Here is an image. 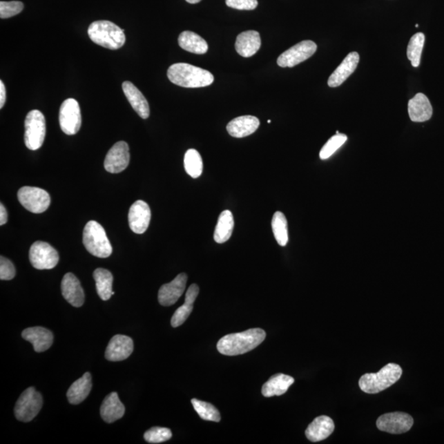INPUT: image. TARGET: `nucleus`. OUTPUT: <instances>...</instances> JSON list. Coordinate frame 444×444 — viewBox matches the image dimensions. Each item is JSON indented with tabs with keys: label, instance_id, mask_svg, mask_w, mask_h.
<instances>
[{
	"label": "nucleus",
	"instance_id": "1",
	"mask_svg": "<svg viewBox=\"0 0 444 444\" xmlns=\"http://www.w3.org/2000/svg\"><path fill=\"white\" fill-rule=\"evenodd\" d=\"M266 338L264 330L252 329L243 333L226 335L219 340L218 350L224 356H239L251 351L264 342Z\"/></svg>",
	"mask_w": 444,
	"mask_h": 444
},
{
	"label": "nucleus",
	"instance_id": "2",
	"mask_svg": "<svg viewBox=\"0 0 444 444\" xmlns=\"http://www.w3.org/2000/svg\"><path fill=\"white\" fill-rule=\"evenodd\" d=\"M167 76L172 84L187 88L208 87L214 81V76L208 70L185 63L171 66Z\"/></svg>",
	"mask_w": 444,
	"mask_h": 444
},
{
	"label": "nucleus",
	"instance_id": "3",
	"mask_svg": "<svg viewBox=\"0 0 444 444\" xmlns=\"http://www.w3.org/2000/svg\"><path fill=\"white\" fill-rule=\"evenodd\" d=\"M403 369L394 363L387 364L376 374H365L359 381L360 389L366 394H376L389 389L402 377Z\"/></svg>",
	"mask_w": 444,
	"mask_h": 444
},
{
	"label": "nucleus",
	"instance_id": "4",
	"mask_svg": "<svg viewBox=\"0 0 444 444\" xmlns=\"http://www.w3.org/2000/svg\"><path fill=\"white\" fill-rule=\"evenodd\" d=\"M88 32L90 40L109 50L122 48L126 40L124 30L110 21H94Z\"/></svg>",
	"mask_w": 444,
	"mask_h": 444
},
{
	"label": "nucleus",
	"instance_id": "5",
	"mask_svg": "<svg viewBox=\"0 0 444 444\" xmlns=\"http://www.w3.org/2000/svg\"><path fill=\"white\" fill-rule=\"evenodd\" d=\"M83 240L85 248L93 256L106 258L113 251L104 228L96 221H90L85 226Z\"/></svg>",
	"mask_w": 444,
	"mask_h": 444
},
{
	"label": "nucleus",
	"instance_id": "6",
	"mask_svg": "<svg viewBox=\"0 0 444 444\" xmlns=\"http://www.w3.org/2000/svg\"><path fill=\"white\" fill-rule=\"evenodd\" d=\"M46 133V119L40 110L30 111L25 119V144L35 151L44 144Z\"/></svg>",
	"mask_w": 444,
	"mask_h": 444
},
{
	"label": "nucleus",
	"instance_id": "7",
	"mask_svg": "<svg viewBox=\"0 0 444 444\" xmlns=\"http://www.w3.org/2000/svg\"><path fill=\"white\" fill-rule=\"evenodd\" d=\"M42 405L43 398L40 392L33 387H28L21 394L16 403L15 416L20 421H32L40 412Z\"/></svg>",
	"mask_w": 444,
	"mask_h": 444
},
{
	"label": "nucleus",
	"instance_id": "8",
	"mask_svg": "<svg viewBox=\"0 0 444 444\" xmlns=\"http://www.w3.org/2000/svg\"><path fill=\"white\" fill-rule=\"evenodd\" d=\"M20 204L32 213H42L50 205V196L44 189L37 187L25 186L18 193Z\"/></svg>",
	"mask_w": 444,
	"mask_h": 444
},
{
	"label": "nucleus",
	"instance_id": "9",
	"mask_svg": "<svg viewBox=\"0 0 444 444\" xmlns=\"http://www.w3.org/2000/svg\"><path fill=\"white\" fill-rule=\"evenodd\" d=\"M29 260L38 270L52 269L58 264L59 256L56 249L43 241H37L29 251Z\"/></svg>",
	"mask_w": 444,
	"mask_h": 444
},
{
	"label": "nucleus",
	"instance_id": "10",
	"mask_svg": "<svg viewBox=\"0 0 444 444\" xmlns=\"http://www.w3.org/2000/svg\"><path fill=\"white\" fill-rule=\"evenodd\" d=\"M59 124L62 131L67 135H75L79 131L81 115L79 102L70 98L62 103L59 110Z\"/></svg>",
	"mask_w": 444,
	"mask_h": 444
},
{
	"label": "nucleus",
	"instance_id": "11",
	"mask_svg": "<svg viewBox=\"0 0 444 444\" xmlns=\"http://www.w3.org/2000/svg\"><path fill=\"white\" fill-rule=\"evenodd\" d=\"M317 45L312 41H304L284 51L278 59L282 68H292L305 61L316 52Z\"/></svg>",
	"mask_w": 444,
	"mask_h": 444
},
{
	"label": "nucleus",
	"instance_id": "12",
	"mask_svg": "<svg viewBox=\"0 0 444 444\" xmlns=\"http://www.w3.org/2000/svg\"><path fill=\"white\" fill-rule=\"evenodd\" d=\"M413 424V418L403 412L385 414L376 422L379 430L394 434L407 433L412 429Z\"/></svg>",
	"mask_w": 444,
	"mask_h": 444
},
{
	"label": "nucleus",
	"instance_id": "13",
	"mask_svg": "<svg viewBox=\"0 0 444 444\" xmlns=\"http://www.w3.org/2000/svg\"><path fill=\"white\" fill-rule=\"evenodd\" d=\"M131 160L129 148L127 142L120 141L112 146L108 152L104 166L106 171L112 174L120 173L128 166Z\"/></svg>",
	"mask_w": 444,
	"mask_h": 444
},
{
	"label": "nucleus",
	"instance_id": "14",
	"mask_svg": "<svg viewBox=\"0 0 444 444\" xmlns=\"http://www.w3.org/2000/svg\"><path fill=\"white\" fill-rule=\"evenodd\" d=\"M188 281V276L180 273L173 281L163 284L158 292V300L163 306L173 305L184 292Z\"/></svg>",
	"mask_w": 444,
	"mask_h": 444
},
{
	"label": "nucleus",
	"instance_id": "15",
	"mask_svg": "<svg viewBox=\"0 0 444 444\" xmlns=\"http://www.w3.org/2000/svg\"><path fill=\"white\" fill-rule=\"evenodd\" d=\"M151 209L144 201H136L128 213V224L136 234H144L148 230L151 221Z\"/></svg>",
	"mask_w": 444,
	"mask_h": 444
},
{
	"label": "nucleus",
	"instance_id": "16",
	"mask_svg": "<svg viewBox=\"0 0 444 444\" xmlns=\"http://www.w3.org/2000/svg\"><path fill=\"white\" fill-rule=\"evenodd\" d=\"M133 351V340L124 335H115L110 340L106 351V360L122 361L128 359Z\"/></svg>",
	"mask_w": 444,
	"mask_h": 444
},
{
	"label": "nucleus",
	"instance_id": "17",
	"mask_svg": "<svg viewBox=\"0 0 444 444\" xmlns=\"http://www.w3.org/2000/svg\"><path fill=\"white\" fill-rule=\"evenodd\" d=\"M64 298L75 307L79 308L84 304V291L79 280L73 273L64 275L61 283Z\"/></svg>",
	"mask_w": 444,
	"mask_h": 444
},
{
	"label": "nucleus",
	"instance_id": "18",
	"mask_svg": "<svg viewBox=\"0 0 444 444\" xmlns=\"http://www.w3.org/2000/svg\"><path fill=\"white\" fill-rule=\"evenodd\" d=\"M21 337L33 345L34 350L43 352L52 346L54 335L48 329L42 327H28L21 333Z\"/></svg>",
	"mask_w": 444,
	"mask_h": 444
},
{
	"label": "nucleus",
	"instance_id": "19",
	"mask_svg": "<svg viewBox=\"0 0 444 444\" xmlns=\"http://www.w3.org/2000/svg\"><path fill=\"white\" fill-rule=\"evenodd\" d=\"M408 113L412 122L416 123L428 122L433 115V108L428 97L423 93H418L408 103Z\"/></svg>",
	"mask_w": 444,
	"mask_h": 444
},
{
	"label": "nucleus",
	"instance_id": "20",
	"mask_svg": "<svg viewBox=\"0 0 444 444\" xmlns=\"http://www.w3.org/2000/svg\"><path fill=\"white\" fill-rule=\"evenodd\" d=\"M360 62V55L357 52H351L344 59L327 81L330 88H338L354 73Z\"/></svg>",
	"mask_w": 444,
	"mask_h": 444
},
{
	"label": "nucleus",
	"instance_id": "21",
	"mask_svg": "<svg viewBox=\"0 0 444 444\" xmlns=\"http://www.w3.org/2000/svg\"><path fill=\"white\" fill-rule=\"evenodd\" d=\"M260 119L255 116L244 115L231 120L227 124L226 129L231 136L241 139L253 135L260 127Z\"/></svg>",
	"mask_w": 444,
	"mask_h": 444
},
{
	"label": "nucleus",
	"instance_id": "22",
	"mask_svg": "<svg viewBox=\"0 0 444 444\" xmlns=\"http://www.w3.org/2000/svg\"><path fill=\"white\" fill-rule=\"evenodd\" d=\"M335 425L333 420L327 416L316 418L305 431L306 437L311 442L325 441L333 434Z\"/></svg>",
	"mask_w": 444,
	"mask_h": 444
},
{
	"label": "nucleus",
	"instance_id": "23",
	"mask_svg": "<svg viewBox=\"0 0 444 444\" xmlns=\"http://www.w3.org/2000/svg\"><path fill=\"white\" fill-rule=\"evenodd\" d=\"M124 93L131 103L133 109L142 119H148L150 115V108L148 101L144 95L131 81H124L122 85Z\"/></svg>",
	"mask_w": 444,
	"mask_h": 444
},
{
	"label": "nucleus",
	"instance_id": "24",
	"mask_svg": "<svg viewBox=\"0 0 444 444\" xmlns=\"http://www.w3.org/2000/svg\"><path fill=\"white\" fill-rule=\"evenodd\" d=\"M260 34L256 31H247L237 37L235 50L237 53L244 58L255 55L261 47Z\"/></svg>",
	"mask_w": 444,
	"mask_h": 444
},
{
	"label": "nucleus",
	"instance_id": "25",
	"mask_svg": "<svg viewBox=\"0 0 444 444\" xmlns=\"http://www.w3.org/2000/svg\"><path fill=\"white\" fill-rule=\"evenodd\" d=\"M125 412L124 404L120 402L117 392H111L106 396L101 407V416L106 423L122 419Z\"/></svg>",
	"mask_w": 444,
	"mask_h": 444
},
{
	"label": "nucleus",
	"instance_id": "26",
	"mask_svg": "<svg viewBox=\"0 0 444 444\" xmlns=\"http://www.w3.org/2000/svg\"><path fill=\"white\" fill-rule=\"evenodd\" d=\"M295 379L289 375L278 374L273 375L262 386V394L265 398H271L274 396H282L288 391Z\"/></svg>",
	"mask_w": 444,
	"mask_h": 444
},
{
	"label": "nucleus",
	"instance_id": "27",
	"mask_svg": "<svg viewBox=\"0 0 444 444\" xmlns=\"http://www.w3.org/2000/svg\"><path fill=\"white\" fill-rule=\"evenodd\" d=\"M198 293H200V287L197 284H193L189 287L186 296H185L184 304L176 310L171 318L172 327H178L187 320L193 311V304L195 302Z\"/></svg>",
	"mask_w": 444,
	"mask_h": 444
},
{
	"label": "nucleus",
	"instance_id": "28",
	"mask_svg": "<svg viewBox=\"0 0 444 444\" xmlns=\"http://www.w3.org/2000/svg\"><path fill=\"white\" fill-rule=\"evenodd\" d=\"M92 387V375L88 372L85 373L83 377L77 379L68 389L67 392L68 402L73 405L83 403L88 398Z\"/></svg>",
	"mask_w": 444,
	"mask_h": 444
},
{
	"label": "nucleus",
	"instance_id": "29",
	"mask_svg": "<svg viewBox=\"0 0 444 444\" xmlns=\"http://www.w3.org/2000/svg\"><path fill=\"white\" fill-rule=\"evenodd\" d=\"M178 41L181 48L189 52L197 55H204L208 52V43L195 32H183L180 34Z\"/></svg>",
	"mask_w": 444,
	"mask_h": 444
},
{
	"label": "nucleus",
	"instance_id": "30",
	"mask_svg": "<svg viewBox=\"0 0 444 444\" xmlns=\"http://www.w3.org/2000/svg\"><path fill=\"white\" fill-rule=\"evenodd\" d=\"M234 218L229 210L224 211L219 215L217 226L215 228L214 240L218 244H223L229 240L234 229Z\"/></svg>",
	"mask_w": 444,
	"mask_h": 444
},
{
	"label": "nucleus",
	"instance_id": "31",
	"mask_svg": "<svg viewBox=\"0 0 444 444\" xmlns=\"http://www.w3.org/2000/svg\"><path fill=\"white\" fill-rule=\"evenodd\" d=\"M93 278L96 282L97 291L102 300L106 301L115 295L112 284H113V275L110 271L104 269H97L94 271Z\"/></svg>",
	"mask_w": 444,
	"mask_h": 444
},
{
	"label": "nucleus",
	"instance_id": "32",
	"mask_svg": "<svg viewBox=\"0 0 444 444\" xmlns=\"http://www.w3.org/2000/svg\"><path fill=\"white\" fill-rule=\"evenodd\" d=\"M184 165L186 173L193 179H197L202 174L204 163L200 153L195 149H189L184 155Z\"/></svg>",
	"mask_w": 444,
	"mask_h": 444
},
{
	"label": "nucleus",
	"instance_id": "33",
	"mask_svg": "<svg viewBox=\"0 0 444 444\" xmlns=\"http://www.w3.org/2000/svg\"><path fill=\"white\" fill-rule=\"evenodd\" d=\"M425 37L423 33L415 34L409 40L407 46V58L411 61L414 68L419 67L421 64L422 50L425 45Z\"/></svg>",
	"mask_w": 444,
	"mask_h": 444
},
{
	"label": "nucleus",
	"instance_id": "34",
	"mask_svg": "<svg viewBox=\"0 0 444 444\" xmlns=\"http://www.w3.org/2000/svg\"><path fill=\"white\" fill-rule=\"evenodd\" d=\"M271 228L276 240L279 245L284 247L288 243V224L287 220L282 212L275 213L271 221Z\"/></svg>",
	"mask_w": 444,
	"mask_h": 444
},
{
	"label": "nucleus",
	"instance_id": "35",
	"mask_svg": "<svg viewBox=\"0 0 444 444\" xmlns=\"http://www.w3.org/2000/svg\"><path fill=\"white\" fill-rule=\"evenodd\" d=\"M191 403L202 420L214 422L221 421V414L213 405L197 399H192Z\"/></svg>",
	"mask_w": 444,
	"mask_h": 444
},
{
	"label": "nucleus",
	"instance_id": "36",
	"mask_svg": "<svg viewBox=\"0 0 444 444\" xmlns=\"http://www.w3.org/2000/svg\"><path fill=\"white\" fill-rule=\"evenodd\" d=\"M347 141V136L345 135H336L326 142L320 151V157L322 160H327L337 152V151L343 146Z\"/></svg>",
	"mask_w": 444,
	"mask_h": 444
},
{
	"label": "nucleus",
	"instance_id": "37",
	"mask_svg": "<svg viewBox=\"0 0 444 444\" xmlns=\"http://www.w3.org/2000/svg\"><path fill=\"white\" fill-rule=\"evenodd\" d=\"M172 437L171 429L163 427H153L144 434V439L149 443H161L169 441Z\"/></svg>",
	"mask_w": 444,
	"mask_h": 444
},
{
	"label": "nucleus",
	"instance_id": "38",
	"mask_svg": "<svg viewBox=\"0 0 444 444\" xmlns=\"http://www.w3.org/2000/svg\"><path fill=\"white\" fill-rule=\"evenodd\" d=\"M23 3L20 1L0 2V18L10 19L23 10Z\"/></svg>",
	"mask_w": 444,
	"mask_h": 444
},
{
	"label": "nucleus",
	"instance_id": "39",
	"mask_svg": "<svg viewBox=\"0 0 444 444\" xmlns=\"http://www.w3.org/2000/svg\"><path fill=\"white\" fill-rule=\"evenodd\" d=\"M16 269L12 262L3 256L0 257V279L2 281H10L14 279Z\"/></svg>",
	"mask_w": 444,
	"mask_h": 444
},
{
	"label": "nucleus",
	"instance_id": "40",
	"mask_svg": "<svg viewBox=\"0 0 444 444\" xmlns=\"http://www.w3.org/2000/svg\"><path fill=\"white\" fill-rule=\"evenodd\" d=\"M228 7L238 10H253L258 7V0H226Z\"/></svg>",
	"mask_w": 444,
	"mask_h": 444
},
{
	"label": "nucleus",
	"instance_id": "41",
	"mask_svg": "<svg viewBox=\"0 0 444 444\" xmlns=\"http://www.w3.org/2000/svg\"><path fill=\"white\" fill-rule=\"evenodd\" d=\"M6 102V89L2 81H0V108L3 107Z\"/></svg>",
	"mask_w": 444,
	"mask_h": 444
},
{
	"label": "nucleus",
	"instance_id": "42",
	"mask_svg": "<svg viewBox=\"0 0 444 444\" xmlns=\"http://www.w3.org/2000/svg\"><path fill=\"white\" fill-rule=\"evenodd\" d=\"M8 222V213L6 209L2 204H0V225L3 226L4 224H6Z\"/></svg>",
	"mask_w": 444,
	"mask_h": 444
},
{
	"label": "nucleus",
	"instance_id": "43",
	"mask_svg": "<svg viewBox=\"0 0 444 444\" xmlns=\"http://www.w3.org/2000/svg\"><path fill=\"white\" fill-rule=\"evenodd\" d=\"M186 1L189 3L195 4V3H200V1H202V0H186Z\"/></svg>",
	"mask_w": 444,
	"mask_h": 444
}]
</instances>
